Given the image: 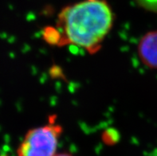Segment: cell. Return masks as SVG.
<instances>
[{"label": "cell", "instance_id": "6da1fadb", "mask_svg": "<svg viewBox=\"0 0 157 156\" xmlns=\"http://www.w3.org/2000/svg\"><path fill=\"white\" fill-rule=\"evenodd\" d=\"M113 23V11L106 0H81L67 5L58 15V46L72 45L97 53Z\"/></svg>", "mask_w": 157, "mask_h": 156}, {"label": "cell", "instance_id": "7a4b0ae2", "mask_svg": "<svg viewBox=\"0 0 157 156\" xmlns=\"http://www.w3.org/2000/svg\"><path fill=\"white\" fill-rule=\"evenodd\" d=\"M55 115L50 116L46 124L28 131L17 148V156H55L63 127Z\"/></svg>", "mask_w": 157, "mask_h": 156}, {"label": "cell", "instance_id": "8992f818", "mask_svg": "<svg viewBox=\"0 0 157 156\" xmlns=\"http://www.w3.org/2000/svg\"><path fill=\"white\" fill-rule=\"evenodd\" d=\"M0 156H2V155H1V154H0Z\"/></svg>", "mask_w": 157, "mask_h": 156}, {"label": "cell", "instance_id": "3957f363", "mask_svg": "<svg viewBox=\"0 0 157 156\" xmlns=\"http://www.w3.org/2000/svg\"><path fill=\"white\" fill-rule=\"evenodd\" d=\"M138 57L147 67L157 69V30L147 32L137 46Z\"/></svg>", "mask_w": 157, "mask_h": 156}, {"label": "cell", "instance_id": "277c9868", "mask_svg": "<svg viewBox=\"0 0 157 156\" xmlns=\"http://www.w3.org/2000/svg\"><path fill=\"white\" fill-rule=\"evenodd\" d=\"M140 6L147 11L157 14V0H136Z\"/></svg>", "mask_w": 157, "mask_h": 156}, {"label": "cell", "instance_id": "5b68a950", "mask_svg": "<svg viewBox=\"0 0 157 156\" xmlns=\"http://www.w3.org/2000/svg\"><path fill=\"white\" fill-rule=\"evenodd\" d=\"M55 156H74L72 154H70V153H59V154H57Z\"/></svg>", "mask_w": 157, "mask_h": 156}]
</instances>
